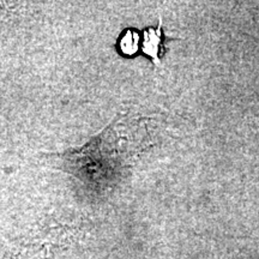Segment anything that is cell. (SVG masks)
<instances>
[{"label": "cell", "mask_w": 259, "mask_h": 259, "mask_svg": "<svg viewBox=\"0 0 259 259\" xmlns=\"http://www.w3.org/2000/svg\"><path fill=\"white\" fill-rule=\"evenodd\" d=\"M145 130L139 121L120 115L88 143L44 157L87 192L102 196L127 179L135 161L151 145Z\"/></svg>", "instance_id": "1"}, {"label": "cell", "mask_w": 259, "mask_h": 259, "mask_svg": "<svg viewBox=\"0 0 259 259\" xmlns=\"http://www.w3.org/2000/svg\"><path fill=\"white\" fill-rule=\"evenodd\" d=\"M163 32H162V22L157 28H148L143 31V42H142V52L150 58L155 66L161 67V47Z\"/></svg>", "instance_id": "2"}, {"label": "cell", "mask_w": 259, "mask_h": 259, "mask_svg": "<svg viewBox=\"0 0 259 259\" xmlns=\"http://www.w3.org/2000/svg\"><path fill=\"white\" fill-rule=\"evenodd\" d=\"M139 40H141V37H139V34L137 31H125L124 35L120 37V41H119L120 51L124 54H127V56H134L136 52L138 51Z\"/></svg>", "instance_id": "3"}]
</instances>
